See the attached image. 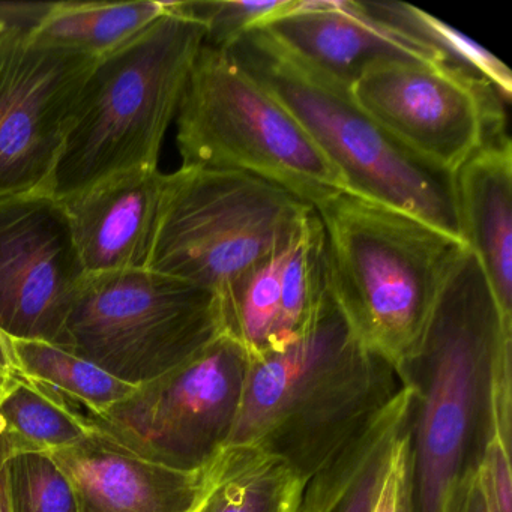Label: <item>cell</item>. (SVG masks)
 I'll return each instance as SVG.
<instances>
[{"label": "cell", "mask_w": 512, "mask_h": 512, "mask_svg": "<svg viewBox=\"0 0 512 512\" xmlns=\"http://www.w3.org/2000/svg\"><path fill=\"white\" fill-rule=\"evenodd\" d=\"M406 383L350 334L334 299L298 340L248 358L227 446H254L310 479Z\"/></svg>", "instance_id": "6da1fadb"}, {"label": "cell", "mask_w": 512, "mask_h": 512, "mask_svg": "<svg viewBox=\"0 0 512 512\" xmlns=\"http://www.w3.org/2000/svg\"><path fill=\"white\" fill-rule=\"evenodd\" d=\"M314 209L325 230L332 299L350 334L406 383L443 287L469 248L347 191Z\"/></svg>", "instance_id": "7a4b0ae2"}, {"label": "cell", "mask_w": 512, "mask_h": 512, "mask_svg": "<svg viewBox=\"0 0 512 512\" xmlns=\"http://www.w3.org/2000/svg\"><path fill=\"white\" fill-rule=\"evenodd\" d=\"M512 338L478 260L467 250L449 275L424 346L407 373L416 389L413 511L443 512L458 481L481 463L490 437V373Z\"/></svg>", "instance_id": "3957f363"}, {"label": "cell", "mask_w": 512, "mask_h": 512, "mask_svg": "<svg viewBox=\"0 0 512 512\" xmlns=\"http://www.w3.org/2000/svg\"><path fill=\"white\" fill-rule=\"evenodd\" d=\"M205 46V28L167 2L157 20L100 56L74 104L52 181L59 200L131 170H158Z\"/></svg>", "instance_id": "277c9868"}, {"label": "cell", "mask_w": 512, "mask_h": 512, "mask_svg": "<svg viewBox=\"0 0 512 512\" xmlns=\"http://www.w3.org/2000/svg\"><path fill=\"white\" fill-rule=\"evenodd\" d=\"M229 52L301 122L347 193L418 218L466 245L455 175L410 154L359 109L349 89L290 55L262 29Z\"/></svg>", "instance_id": "5b68a950"}, {"label": "cell", "mask_w": 512, "mask_h": 512, "mask_svg": "<svg viewBox=\"0 0 512 512\" xmlns=\"http://www.w3.org/2000/svg\"><path fill=\"white\" fill-rule=\"evenodd\" d=\"M313 211L256 176L181 166L167 175L146 269L227 298L292 244Z\"/></svg>", "instance_id": "8992f818"}, {"label": "cell", "mask_w": 512, "mask_h": 512, "mask_svg": "<svg viewBox=\"0 0 512 512\" xmlns=\"http://www.w3.org/2000/svg\"><path fill=\"white\" fill-rule=\"evenodd\" d=\"M175 121L182 167L247 173L311 208L347 191L301 122L229 50L203 46Z\"/></svg>", "instance_id": "52a82bcc"}, {"label": "cell", "mask_w": 512, "mask_h": 512, "mask_svg": "<svg viewBox=\"0 0 512 512\" xmlns=\"http://www.w3.org/2000/svg\"><path fill=\"white\" fill-rule=\"evenodd\" d=\"M224 332L217 296L151 269H130L86 275L58 346L137 386Z\"/></svg>", "instance_id": "ba28073f"}, {"label": "cell", "mask_w": 512, "mask_h": 512, "mask_svg": "<svg viewBox=\"0 0 512 512\" xmlns=\"http://www.w3.org/2000/svg\"><path fill=\"white\" fill-rule=\"evenodd\" d=\"M248 355L226 332L182 364L137 385L97 416L92 431L152 463L196 472L229 445Z\"/></svg>", "instance_id": "9c48e42d"}, {"label": "cell", "mask_w": 512, "mask_h": 512, "mask_svg": "<svg viewBox=\"0 0 512 512\" xmlns=\"http://www.w3.org/2000/svg\"><path fill=\"white\" fill-rule=\"evenodd\" d=\"M349 92L410 154L448 175L506 136V101L499 92L448 64L383 62L365 71Z\"/></svg>", "instance_id": "30bf717a"}, {"label": "cell", "mask_w": 512, "mask_h": 512, "mask_svg": "<svg viewBox=\"0 0 512 512\" xmlns=\"http://www.w3.org/2000/svg\"><path fill=\"white\" fill-rule=\"evenodd\" d=\"M98 58L0 32V197L49 191L80 89Z\"/></svg>", "instance_id": "8fae6325"}, {"label": "cell", "mask_w": 512, "mask_h": 512, "mask_svg": "<svg viewBox=\"0 0 512 512\" xmlns=\"http://www.w3.org/2000/svg\"><path fill=\"white\" fill-rule=\"evenodd\" d=\"M64 203L49 191L0 197V332L61 343L86 277Z\"/></svg>", "instance_id": "7c38bea8"}, {"label": "cell", "mask_w": 512, "mask_h": 512, "mask_svg": "<svg viewBox=\"0 0 512 512\" xmlns=\"http://www.w3.org/2000/svg\"><path fill=\"white\" fill-rule=\"evenodd\" d=\"M260 29L290 55L347 89L383 62L446 64L415 38L368 14L358 0H298L289 14Z\"/></svg>", "instance_id": "4fadbf2b"}, {"label": "cell", "mask_w": 512, "mask_h": 512, "mask_svg": "<svg viewBox=\"0 0 512 512\" xmlns=\"http://www.w3.org/2000/svg\"><path fill=\"white\" fill-rule=\"evenodd\" d=\"M166 179L160 170H131L61 200L86 274L148 266Z\"/></svg>", "instance_id": "5bb4252c"}, {"label": "cell", "mask_w": 512, "mask_h": 512, "mask_svg": "<svg viewBox=\"0 0 512 512\" xmlns=\"http://www.w3.org/2000/svg\"><path fill=\"white\" fill-rule=\"evenodd\" d=\"M49 455L70 478L79 512H194L211 466L196 472L170 469L95 431Z\"/></svg>", "instance_id": "9a60e30c"}, {"label": "cell", "mask_w": 512, "mask_h": 512, "mask_svg": "<svg viewBox=\"0 0 512 512\" xmlns=\"http://www.w3.org/2000/svg\"><path fill=\"white\" fill-rule=\"evenodd\" d=\"M467 248L481 266L503 322L512 323V143L491 140L455 173Z\"/></svg>", "instance_id": "2e32d148"}, {"label": "cell", "mask_w": 512, "mask_h": 512, "mask_svg": "<svg viewBox=\"0 0 512 512\" xmlns=\"http://www.w3.org/2000/svg\"><path fill=\"white\" fill-rule=\"evenodd\" d=\"M307 479L254 446H227L209 466L194 512H298Z\"/></svg>", "instance_id": "e0dca14e"}, {"label": "cell", "mask_w": 512, "mask_h": 512, "mask_svg": "<svg viewBox=\"0 0 512 512\" xmlns=\"http://www.w3.org/2000/svg\"><path fill=\"white\" fill-rule=\"evenodd\" d=\"M416 403V389L406 383L308 479L298 512L334 511L374 461L386 454L400 434L413 424Z\"/></svg>", "instance_id": "ac0fdd59"}, {"label": "cell", "mask_w": 512, "mask_h": 512, "mask_svg": "<svg viewBox=\"0 0 512 512\" xmlns=\"http://www.w3.org/2000/svg\"><path fill=\"white\" fill-rule=\"evenodd\" d=\"M167 2H59L29 26V37L41 46L83 55H106L166 11Z\"/></svg>", "instance_id": "d6986e66"}, {"label": "cell", "mask_w": 512, "mask_h": 512, "mask_svg": "<svg viewBox=\"0 0 512 512\" xmlns=\"http://www.w3.org/2000/svg\"><path fill=\"white\" fill-rule=\"evenodd\" d=\"M0 431L14 452L55 454L92 433L88 415L43 383L14 371L0 395Z\"/></svg>", "instance_id": "ffe728a7"}, {"label": "cell", "mask_w": 512, "mask_h": 512, "mask_svg": "<svg viewBox=\"0 0 512 512\" xmlns=\"http://www.w3.org/2000/svg\"><path fill=\"white\" fill-rule=\"evenodd\" d=\"M332 304L325 230L316 209L290 245L281 277V316L271 353L298 340Z\"/></svg>", "instance_id": "44dd1931"}, {"label": "cell", "mask_w": 512, "mask_h": 512, "mask_svg": "<svg viewBox=\"0 0 512 512\" xmlns=\"http://www.w3.org/2000/svg\"><path fill=\"white\" fill-rule=\"evenodd\" d=\"M11 346L17 373L85 407L88 415L106 412L136 388L56 344L11 340Z\"/></svg>", "instance_id": "7402d4cb"}, {"label": "cell", "mask_w": 512, "mask_h": 512, "mask_svg": "<svg viewBox=\"0 0 512 512\" xmlns=\"http://www.w3.org/2000/svg\"><path fill=\"white\" fill-rule=\"evenodd\" d=\"M361 5L380 22L436 52L446 64L490 83L506 103L511 101V71L476 41L412 5L401 2H361Z\"/></svg>", "instance_id": "603a6c76"}, {"label": "cell", "mask_w": 512, "mask_h": 512, "mask_svg": "<svg viewBox=\"0 0 512 512\" xmlns=\"http://www.w3.org/2000/svg\"><path fill=\"white\" fill-rule=\"evenodd\" d=\"M290 245L257 266L227 298L218 299L224 331L244 347L248 358H260L274 349L281 316V277Z\"/></svg>", "instance_id": "cb8c5ba5"}, {"label": "cell", "mask_w": 512, "mask_h": 512, "mask_svg": "<svg viewBox=\"0 0 512 512\" xmlns=\"http://www.w3.org/2000/svg\"><path fill=\"white\" fill-rule=\"evenodd\" d=\"M7 482L10 512H79L73 484L52 455H14Z\"/></svg>", "instance_id": "d4e9b609"}, {"label": "cell", "mask_w": 512, "mask_h": 512, "mask_svg": "<svg viewBox=\"0 0 512 512\" xmlns=\"http://www.w3.org/2000/svg\"><path fill=\"white\" fill-rule=\"evenodd\" d=\"M296 2L298 0H200L179 4L185 13L202 23L205 28V46L230 50L245 35L289 14Z\"/></svg>", "instance_id": "484cf974"}, {"label": "cell", "mask_w": 512, "mask_h": 512, "mask_svg": "<svg viewBox=\"0 0 512 512\" xmlns=\"http://www.w3.org/2000/svg\"><path fill=\"white\" fill-rule=\"evenodd\" d=\"M391 449L383 454L379 460L374 461L373 466L362 476L361 481L347 493V496L343 497V500L335 506L332 512H371L377 491H379L380 484H382L383 473H385Z\"/></svg>", "instance_id": "4316f807"}, {"label": "cell", "mask_w": 512, "mask_h": 512, "mask_svg": "<svg viewBox=\"0 0 512 512\" xmlns=\"http://www.w3.org/2000/svg\"><path fill=\"white\" fill-rule=\"evenodd\" d=\"M443 512H487L484 475L481 463L470 467L452 491Z\"/></svg>", "instance_id": "83f0119b"}, {"label": "cell", "mask_w": 512, "mask_h": 512, "mask_svg": "<svg viewBox=\"0 0 512 512\" xmlns=\"http://www.w3.org/2000/svg\"><path fill=\"white\" fill-rule=\"evenodd\" d=\"M16 455L13 445L0 431V512H10L8 508V461Z\"/></svg>", "instance_id": "f1b7e54d"}, {"label": "cell", "mask_w": 512, "mask_h": 512, "mask_svg": "<svg viewBox=\"0 0 512 512\" xmlns=\"http://www.w3.org/2000/svg\"><path fill=\"white\" fill-rule=\"evenodd\" d=\"M16 371L11 340L0 332V373L13 374Z\"/></svg>", "instance_id": "f546056e"}, {"label": "cell", "mask_w": 512, "mask_h": 512, "mask_svg": "<svg viewBox=\"0 0 512 512\" xmlns=\"http://www.w3.org/2000/svg\"><path fill=\"white\" fill-rule=\"evenodd\" d=\"M8 377H10V374L0 373V395H2V392H4Z\"/></svg>", "instance_id": "4dcf8cb0"}, {"label": "cell", "mask_w": 512, "mask_h": 512, "mask_svg": "<svg viewBox=\"0 0 512 512\" xmlns=\"http://www.w3.org/2000/svg\"><path fill=\"white\" fill-rule=\"evenodd\" d=\"M8 23L4 22V20H0V32L4 31L7 28Z\"/></svg>", "instance_id": "1f68e13d"}]
</instances>
